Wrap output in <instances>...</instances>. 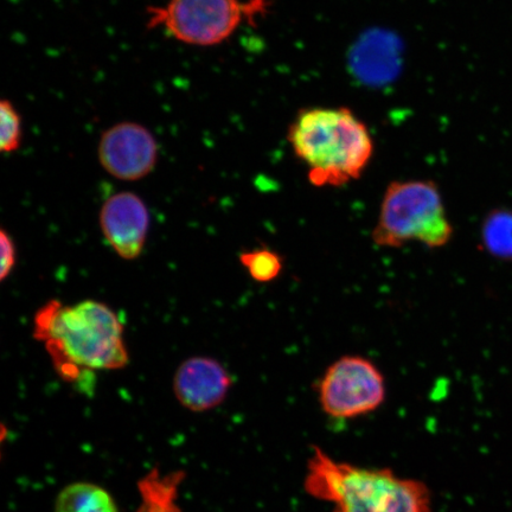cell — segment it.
I'll return each instance as SVG.
<instances>
[{"label": "cell", "instance_id": "cell-1", "mask_svg": "<svg viewBox=\"0 0 512 512\" xmlns=\"http://www.w3.org/2000/svg\"><path fill=\"white\" fill-rule=\"evenodd\" d=\"M34 338L46 345L57 374L67 382L130 362L123 323L110 306L96 300L75 305L50 300L36 312Z\"/></svg>", "mask_w": 512, "mask_h": 512}, {"label": "cell", "instance_id": "cell-2", "mask_svg": "<svg viewBox=\"0 0 512 512\" xmlns=\"http://www.w3.org/2000/svg\"><path fill=\"white\" fill-rule=\"evenodd\" d=\"M287 142L316 188L357 181L375 153L369 127L347 107L304 108L288 127Z\"/></svg>", "mask_w": 512, "mask_h": 512}, {"label": "cell", "instance_id": "cell-3", "mask_svg": "<svg viewBox=\"0 0 512 512\" xmlns=\"http://www.w3.org/2000/svg\"><path fill=\"white\" fill-rule=\"evenodd\" d=\"M304 490L331 512H432L430 488L419 479L401 477L388 467H363L312 448Z\"/></svg>", "mask_w": 512, "mask_h": 512}, {"label": "cell", "instance_id": "cell-4", "mask_svg": "<svg viewBox=\"0 0 512 512\" xmlns=\"http://www.w3.org/2000/svg\"><path fill=\"white\" fill-rule=\"evenodd\" d=\"M371 238L383 248H401L412 242L431 249L447 246L453 226L437 183L427 179L390 183Z\"/></svg>", "mask_w": 512, "mask_h": 512}, {"label": "cell", "instance_id": "cell-5", "mask_svg": "<svg viewBox=\"0 0 512 512\" xmlns=\"http://www.w3.org/2000/svg\"><path fill=\"white\" fill-rule=\"evenodd\" d=\"M267 0H168L146 9V25L191 47H216L264 14Z\"/></svg>", "mask_w": 512, "mask_h": 512}, {"label": "cell", "instance_id": "cell-6", "mask_svg": "<svg viewBox=\"0 0 512 512\" xmlns=\"http://www.w3.org/2000/svg\"><path fill=\"white\" fill-rule=\"evenodd\" d=\"M322 411L337 420H351L374 413L387 398L386 379L367 357L347 355L325 370L317 384Z\"/></svg>", "mask_w": 512, "mask_h": 512}, {"label": "cell", "instance_id": "cell-7", "mask_svg": "<svg viewBox=\"0 0 512 512\" xmlns=\"http://www.w3.org/2000/svg\"><path fill=\"white\" fill-rule=\"evenodd\" d=\"M98 160L108 175L119 181L137 182L156 169L159 145L146 126L123 121L101 134Z\"/></svg>", "mask_w": 512, "mask_h": 512}, {"label": "cell", "instance_id": "cell-8", "mask_svg": "<svg viewBox=\"0 0 512 512\" xmlns=\"http://www.w3.org/2000/svg\"><path fill=\"white\" fill-rule=\"evenodd\" d=\"M100 228L121 259L142 255L150 229V213L143 198L131 191L114 194L100 210Z\"/></svg>", "mask_w": 512, "mask_h": 512}, {"label": "cell", "instance_id": "cell-9", "mask_svg": "<svg viewBox=\"0 0 512 512\" xmlns=\"http://www.w3.org/2000/svg\"><path fill=\"white\" fill-rule=\"evenodd\" d=\"M233 386L232 376L214 358L197 356L183 362L174 377V393L191 412L203 413L222 405Z\"/></svg>", "mask_w": 512, "mask_h": 512}, {"label": "cell", "instance_id": "cell-10", "mask_svg": "<svg viewBox=\"0 0 512 512\" xmlns=\"http://www.w3.org/2000/svg\"><path fill=\"white\" fill-rule=\"evenodd\" d=\"M55 512H119L106 489L87 482L69 484L56 498Z\"/></svg>", "mask_w": 512, "mask_h": 512}, {"label": "cell", "instance_id": "cell-11", "mask_svg": "<svg viewBox=\"0 0 512 512\" xmlns=\"http://www.w3.org/2000/svg\"><path fill=\"white\" fill-rule=\"evenodd\" d=\"M483 246L491 255L512 260V211L494 210L482 227Z\"/></svg>", "mask_w": 512, "mask_h": 512}, {"label": "cell", "instance_id": "cell-12", "mask_svg": "<svg viewBox=\"0 0 512 512\" xmlns=\"http://www.w3.org/2000/svg\"><path fill=\"white\" fill-rule=\"evenodd\" d=\"M240 262L251 278L266 284L277 279L283 271V258L270 248H255L240 254Z\"/></svg>", "mask_w": 512, "mask_h": 512}, {"label": "cell", "instance_id": "cell-13", "mask_svg": "<svg viewBox=\"0 0 512 512\" xmlns=\"http://www.w3.org/2000/svg\"><path fill=\"white\" fill-rule=\"evenodd\" d=\"M23 142V121L14 102L3 99L0 102V151L11 155L19 150Z\"/></svg>", "mask_w": 512, "mask_h": 512}, {"label": "cell", "instance_id": "cell-14", "mask_svg": "<svg viewBox=\"0 0 512 512\" xmlns=\"http://www.w3.org/2000/svg\"><path fill=\"white\" fill-rule=\"evenodd\" d=\"M0 251H2V264H0V280L10 277L16 266V245L5 229L0 233Z\"/></svg>", "mask_w": 512, "mask_h": 512}]
</instances>
